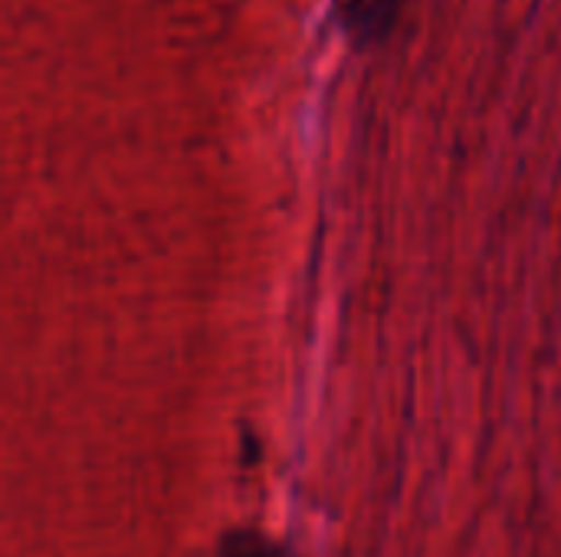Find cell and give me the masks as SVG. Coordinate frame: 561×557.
<instances>
[{
  "label": "cell",
  "mask_w": 561,
  "mask_h": 557,
  "mask_svg": "<svg viewBox=\"0 0 561 557\" xmlns=\"http://www.w3.org/2000/svg\"><path fill=\"white\" fill-rule=\"evenodd\" d=\"M217 557H299L289 545L256 532V529H233L220 538Z\"/></svg>",
  "instance_id": "obj_1"
},
{
  "label": "cell",
  "mask_w": 561,
  "mask_h": 557,
  "mask_svg": "<svg viewBox=\"0 0 561 557\" xmlns=\"http://www.w3.org/2000/svg\"><path fill=\"white\" fill-rule=\"evenodd\" d=\"M394 10H398V0H352L348 3V26L365 30V33H378L381 26H388Z\"/></svg>",
  "instance_id": "obj_2"
}]
</instances>
